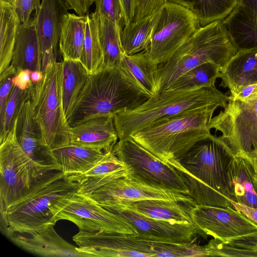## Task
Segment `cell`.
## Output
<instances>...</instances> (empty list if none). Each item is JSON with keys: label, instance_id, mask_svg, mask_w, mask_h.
<instances>
[{"label": "cell", "instance_id": "obj_1", "mask_svg": "<svg viewBox=\"0 0 257 257\" xmlns=\"http://www.w3.org/2000/svg\"><path fill=\"white\" fill-rule=\"evenodd\" d=\"M235 157L219 137L211 135L167 163L180 175L196 205L233 208L228 199L233 200L228 170Z\"/></svg>", "mask_w": 257, "mask_h": 257}, {"label": "cell", "instance_id": "obj_2", "mask_svg": "<svg viewBox=\"0 0 257 257\" xmlns=\"http://www.w3.org/2000/svg\"><path fill=\"white\" fill-rule=\"evenodd\" d=\"M149 98L120 64L100 67L88 74L68 122L72 126L94 117L114 116L138 106Z\"/></svg>", "mask_w": 257, "mask_h": 257}, {"label": "cell", "instance_id": "obj_3", "mask_svg": "<svg viewBox=\"0 0 257 257\" xmlns=\"http://www.w3.org/2000/svg\"><path fill=\"white\" fill-rule=\"evenodd\" d=\"M238 48L222 21L201 27L165 63L158 65L155 94L188 70L205 63L222 71Z\"/></svg>", "mask_w": 257, "mask_h": 257}, {"label": "cell", "instance_id": "obj_4", "mask_svg": "<svg viewBox=\"0 0 257 257\" xmlns=\"http://www.w3.org/2000/svg\"><path fill=\"white\" fill-rule=\"evenodd\" d=\"M229 100L215 87L192 91L164 90L138 106L113 116L119 140L186 111L217 106L224 108Z\"/></svg>", "mask_w": 257, "mask_h": 257}, {"label": "cell", "instance_id": "obj_5", "mask_svg": "<svg viewBox=\"0 0 257 257\" xmlns=\"http://www.w3.org/2000/svg\"><path fill=\"white\" fill-rule=\"evenodd\" d=\"M218 107L213 106L186 111L137 132L127 138L168 164L169 160L185 155L198 142L211 135L209 123Z\"/></svg>", "mask_w": 257, "mask_h": 257}, {"label": "cell", "instance_id": "obj_6", "mask_svg": "<svg viewBox=\"0 0 257 257\" xmlns=\"http://www.w3.org/2000/svg\"><path fill=\"white\" fill-rule=\"evenodd\" d=\"M18 116L9 133L0 142L1 215L65 175L60 171H50L41 167L22 149L16 136Z\"/></svg>", "mask_w": 257, "mask_h": 257}, {"label": "cell", "instance_id": "obj_7", "mask_svg": "<svg viewBox=\"0 0 257 257\" xmlns=\"http://www.w3.org/2000/svg\"><path fill=\"white\" fill-rule=\"evenodd\" d=\"M80 186L73 174L51 181L1 215L2 232L8 237L54 226L65 200L77 193Z\"/></svg>", "mask_w": 257, "mask_h": 257}, {"label": "cell", "instance_id": "obj_8", "mask_svg": "<svg viewBox=\"0 0 257 257\" xmlns=\"http://www.w3.org/2000/svg\"><path fill=\"white\" fill-rule=\"evenodd\" d=\"M61 67V62L51 60L43 72V79L29 87L33 115L50 150L70 144V126L62 104Z\"/></svg>", "mask_w": 257, "mask_h": 257}, {"label": "cell", "instance_id": "obj_9", "mask_svg": "<svg viewBox=\"0 0 257 257\" xmlns=\"http://www.w3.org/2000/svg\"><path fill=\"white\" fill-rule=\"evenodd\" d=\"M208 127L222 133L219 138L235 157L253 166L257 149V97L248 101L229 99Z\"/></svg>", "mask_w": 257, "mask_h": 257}, {"label": "cell", "instance_id": "obj_10", "mask_svg": "<svg viewBox=\"0 0 257 257\" xmlns=\"http://www.w3.org/2000/svg\"><path fill=\"white\" fill-rule=\"evenodd\" d=\"M201 27L196 17L179 4L167 2L159 9L149 44L145 50L158 65L165 63Z\"/></svg>", "mask_w": 257, "mask_h": 257}, {"label": "cell", "instance_id": "obj_11", "mask_svg": "<svg viewBox=\"0 0 257 257\" xmlns=\"http://www.w3.org/2000/svg\"><path fill=\"white\" fill-rule=\"evenodd\" d=\"M102 247L107 256H204V245L173 243L153 239L140 234L107 232Z\"/></svg>", "mask_w": 257, "mask_h": 257}, {"label": "cell", "instance_id": "obj_12", "mask_svg": "<svg viewBox=\"0 0 257 257\" xmlns=\"http://www.w3.org/2000/svg\"><path fill=\"white\" fill-rule=\"evenodd\" d=\"M112 152L131 168L132 174L151 183L189 195L187 186L172 165L164 163L132 139L119 140Z\"/></svg>", "mask_w": 257, "mask_h": 257}, {"label": "cell", "instance_id": "obj_13", "mask_svg": "<svg viewBox=\"0 0 257 257\" xmlns=\"http://www.w3.org/2000/svg\"><path fill=\"white\" fill-rule=\"evenodd\" d=\"M86 197L104 208L147 199L171 200L196 205L189 195L147 182L132 173L104 185Z\"/></svg>", "mask_w": 257, "mask_h": 257}, {"label": "cell", "instance_id": "obj_14", "mask_svg": "<svg viewBox=\"0 0 257 257\" xmlns=\"http://www.w3.org/2000/svg\"><path fill=\"white\" fill-rule=\"evenodd\" d=\"M62 219L73 222L79 230L138 234L135 227L123 217L78 193L65 200L56 215V221Z\"/></svg>", "mask_w": 257, "mask_h": 257}, {"label": "cell", "instance_id": "obj_15", "mask_svg": "<svg viewBox=\"0 0 257 257\" xmlns=\"http://www.w3.org/2000/svg\"><path fill=\"white\" fill-rule=\"evenodd\" d=\"M191 216L198 229L224 243L257 233V224L233 208L195 205Z\"/></svg>", "mask_w": 257, "mask_h": 257}, {"label": "cell", "instance_id": "obj_16", "mask_svg": "<svg viewBox=\"0 0 257 257\" xmlns=\"http://www.w3.org/2000/svg\"><path fill=\"white\" fill-rule=\"evenodd\" d=\"M106 209L119 214L136 228L138 234L153 239L182 243L195 242L199 236L207 235L194 223H179L152 218L127 208L114 205Z\"/></svg>", "mask_w": 257, "mask_h": 257}, {"label": "cell", "instance_id": "obj_17", "mask_svg": "<svg viewBox=\"0 0 257 257\" xmlns=\"http://www.w3.org/2000/svg\"><path fill=\"white\" fill-rule=\"evenodd\" d=\"M69 10L64 0H41L40 9L34 14L42 52L43 72L50 61H58L62 23Z\"/></svg>", "mask_w": 257, "mask_h": 257}, {"label": "cell", "instance_id": "obj_18", "mask_svg": "<svg viewBox=\"0 0 257 257\" xmlns=\"http://www.w3.org/2000/svg\"><path fill=\"white\" fill-rule=\"evenodd\" d=\"M16 136L22 149L37 165L48 171H61L52 157L34 118L30 98L24 104L19 114Z\"/></svg>", "mask_w": 257, "mask_h": 257}, {"label": "cell", "instance_id": "obj_19", "mask_svg": "<svg viewBox=\"0 0 257 257\" xmlns=\"http://www.w3.org/2000/svg\"><path fill=\"white\" fill-rule=\"evenodd\" d=\"M24 233L27 235L15 233L8 237L22 249L42 256L87 257L62 238L53 225Z\"/></svg>", "mask_w": 257, "mask_h": 257}, {"label": "cell", "instance_id": "obj_20", "mask_svg": "<svg viewBox=\"0 0 257 257\" xmlns=\"http://www.w3.org/2000/svg\"><path fill=\"white\" fill-rule=\"evenodd\" d=\"M118 140L112 115L94 117L70 126L71 144L106 153L112 151Z\"/></svg>", "mask_w": 257, "mask_h": 257}, {"label": "cell", "instance_id": "obj_21", "mask_svg": "<svg viewBox=\"0 0 257 257\" xmlns=\"http://www.w3.org/2000/svg\"><path fill=\"white\" fill-rule=\"evenodd\" d=\"M222 22L238 50L257 46V0H237Z\"/></svg>", "mask_w": 257, "mask_h": 257}, {"label": "cell", "instance_id": "obj_22", "mask_svg": "<svg viewBox=\"0 0 257 257\" xmlns=\"http://www.w3.org/2000/svg\"><path fill=\"white\" fill-rule=\"evenodd\" d=\"M219 78L221 79L220 85L229 89L230 97L257 83V46L238 50L220 72Z\"/></svg>", "mask_w": 257, "mask_h": 257}, {"label": "cell", "instance_id": "obj_23", "mask_svg": "<svg viewBox=\"0 0 257 257\" xmlns=\"http://www.w3.org/2000/svg\"><path fill=\"white\" fill-rule=\"evenodd\" d=\"M132 173L131 168L110 151L89 169L73 175L80 183L78 193L87 196L104 185Z\"/></svg>", "mask_w": 257, "mask_h": 257}, {"label": "cell", "instance_id": "obj_24", "mask_svg": "<svg viewBox=\"0 0 257 257\" xmlns=\"http://www.w3.org/2000/svg\"><path fill=\"white\" fill-rule=\"evenodd\" d=\"M11 65L17 73L24 69L42 71V56L35 17L19 28Z\"/></svg>", "mask_w": 257, "mask_h": 257}, {"label": "cell", "instance_id": "obj_25", "mask_svg": "<svg viewBox=\"0 0 257 257\" xmlns=\"http://www.w3.org/2000/svg\"><path fill=\"white\" fill-rule=\"evenodd\" d=\"M119 205L143 215L161 220L179 223H193L191 209L195 205L171 200L147 199L135 202L123 203Z\"/></svg>", "mask_w": 257, "mask_h": 257}, {"label": "cell", "instance_id": "obj_26", "mask_svg": "<svg viewBox=\"0 0 257 257\" xmlns=\"http://www.w3.org/2000/svg\"><path fill=\"white\" fill-rule=\"evenodd\" d=\"M228 176L233 201L257 208V174L252 165L235 157L229 165Z\"/></svg>", "mask_w": 257, "mask_h": 257}, {"label": "cell", "instance_id": "obj_27", "mask_svg": "<svg viewBox=\"0 0 257 257\" xmlns=\"http://www.w3.org/2000/svg\"><path fill=\"white\" fill-rule=\"evenodd\" d=\"M50 154L66 175L81 174L89 169L105 155L99 150L73 144L50 150Z\"/></svg>", "mask_w": 257, "mask_h": 257}, {"label": "cell", "instance_id": "obj_28", "mask_svg": "<svg viewBox=\"0 0 257 257\" xmlns=\"http://www.w3.org/2000/svg\"><path fill=\"white\" fill-rule=\"evenodd\" d=\"M87 14L67 13L62 23L59 42L63 59L80 61L85 35Z\"/></svg>", "mask_w": 257, "mask_h": 257}, {"label": "cell", "instance_id": "obj_29", "mask_svg": "<svg viewBox=\"0 0 257 257\" xmlns=\"http://www.w3.org/2000/svg\"><path fill=\"white\" fill-rule=\"evenodd\" d=\"M61 62L60 83L62 104L64 113L68 121L88 73L79 61L63 59Z\"/></svg>", "mask_w": 257, "mask_h": 257}, {"label": "cell", "instance_id": "obj_30", "mask_svg": "<svg viewBox=\"0 0 257 257\" xmlns=\"http://www.w3.org/2000/svg\"><path fill=\"white\" fill-rule=\"evenodd\" d=\"M0 74L10 65L19 28L21 24L15 6L0 0Z\"/></svg>", "mask_w": 257, "mask_h": 257}, {"label": "cell", "instance_id": "obj_31", "mask_svg": "<svg viewBox=\"0 0 257 257\" xmlns=\"http://www.w3.org/2000/svg\"><path fill=\"white\" fill-rule=\"evenodd\" d=\"M123 70L150 97L155 94L158 65L149 59L145 51L133 54H123L120 62Z\"/></svg>", "mask_w": 257, "mask_h": 257}, {"label": "cell", "instance_id": "obj_32", "mask_svg": "<svg viewBox=\"0 0 257 257\" xmlns=\"http://www.w3.org/2000/svg\"><path fill=\"white\" fill-rule=\"evenodd\" d=\"M159 9L139 21L125 26L120 32V39L124 54L133 55L145 51L148 47Z\"/></svg>", "mask_w": 257, "mask_h": 257}, {"label": "cell", "instance_id": "obj_33", "mask_svg": "<svg viewBox=\"0 0 257 257\" xmlns=\"http://www.w3.org/2000/svg\"><path fill=\"white\" fill-rule=\"evenodd\" d=\"M190 11L197 18L201 27L223 21L232 11L237 0H167Z\"/></svg>", "mask_w": 257, "mask_h": 257}, {"label": "cell", "instance_id": "obj_34", "mask_svg": "<svg viewBox=\"0 0 257 257\" xmlns=\"http://www.w3.org/2000/svg\"><path fill=\"white\" fill-rule=\"evenodd\" d=\"M220 72L215 64H202L181 75L165 90L184 91L213 87Z\"/></svg>", "mask_w": 257, "mask_h": 257}, {"label": "cell", "instance_id": "obj_35", "mask_svg": "<svg viewBox=\"0 0 257 257\" xmlns=\"http://www.w3.org/2000/svg\"><path fill=\"white\" fill-rule=\"evenodd\" d=\"M98 17L99 37L103 54V62L100 67L117 66L120 64L124 54L120 39L121 31L106 17Z\"/></svg>", "mask_w": 257, "mask_h": 257}, {"label": "cell", "instance_id": "obj_36", "mask_svg": "<svg viewBox=\"0 0 257 257\" xmlns=\"http://www.w3.org/2000/svg\"><path fill=\"white\" fill-rule=\"evenodd\" d=\"M99 17L95 13L87 14L85 35L80 62L88 74L102 65L103 54L99 37Z\"/></svg>", "mask_w": 257, "mask_h": 257}, {"label": "cell", "instance_id": "obj_37", "mask_svg": "<svg viewBox=\"0 0 257 257\" xmlns=\"http://www.w3.org/2000/svg\"><path fill=\"white\" fill-rule=\"evenodd\" d=\"M29 87L23 90L14 85L6 105L3 130L0 132L1 142L10 131L25 102L30 98Z\"/></svg>", "mask_w": 257, "mask_h": 257}, {"label": "cell", "instance_id": "obj_38", "mask_svg": "<svg viewBox=\"0 0 257 257\" xmlns=\"http://www.w3.org/2000/svg\"><path fill=\"white\" fill-rule=\"evenodd\" d=\"M94 13L103 16L121 31L124 27V14L120 0H96Z\"/></svg>", "mask_w": 257, "mask_h": 257}, {"label": "cell", "instance_id": "obj_39", "mask_svg": "<svg viewBox=\"0 0 257 257\" xmlns=\"http://www.w3.org/2000/svg\"><path fill=\"white\" fill-rule=\"evenodd\" d=\"M210 256H257V249L230 245L213 238L208 242Z\"/></svg>", "mask_w": 257, "mask_h": 257}, {"label": "cell", "instance_id": "obj_40", "mask_svg": "<svg viewBox=\"0 0 257 257\" xmlns=\"http://www.w3.org/2000/svg\"><path fill=\"white\" fill-rule=\"evenodd\" d=\"M17 73L16 70L10 65L0 74V132L3 128L7 101L14 86L13 79Z\"/></svg>", "mask_w": 257, "mask_h": 257}, {"label": "cell", "instance_id": "obj_41", "mask_svg": "<svg viewBox=\"0 0 257 257\" xmlns=\"http://www.w3.org/2000/svg\"><path fill=\"white\" fill-rule=\"evenodd\" d=\"M41 5V0H17L15 8L21 23H27L32 12H38Z\"/></svg>", "mask_w": 257, "mask_h": 257}, {"label": "cell", "instance_id": "obj_42", "mask_svg": "<svg viewBox=\"0 0 257 257\" xmlns=\"http://www.w3.org/2000/svg\"><path fill=\"white\" fill-rule=\"evenodd\" d=\"M167 0H138L134 21L136 22L158 10Z\"/></svg>", "mask_w": 257, "mask_h": 257}, {"label": "cell", "instance_id": "obj_43", "mask_svg": "<svg viewBox=\"0 0 257 257\" xmlns=\"http://www.w3.org/2000/svg\"><path fill=\"white\" fill-rule=\"evenodd\" d=\"M70 9L73 10L77 15L83 16L88 13L91 5L96 0H64Z\"/></svg>", "mask_w": 257, "mask_h": 257}, {"label": "cell", "instance_id": "obj_44", "mask_svg": "<svg viewBox=\"0 0 257 257\" xmlns=\"http://www.w3.org/2000/svg\"><path fill=\"white\" fill-rule=\"evenodd\" d=\"M124 14V26L134 21L138 0H120Z\"/></svg>", "mask_w": 257, "mask_h": 257}, {"label": "cell", "instance_id": "obj_45", "mask_svg": "<svg viewBox=\"0 0 257 257\" xmlns=\"http://www.w3.org/2000/svg\"><path fill=\"white\" fill-rule=\"evenodd\" d=\"M32 71L29 69H24L19 71L13 79L14 85L21 90L28 89L32 82L31 75Z\"/></svg>", "mask_w": 257, "mask_h": 257}, {"label": "cell", "instance_id": "obj_46", "mask_svg": "<svg viewBox=\"0 0 257 257\" xmlns=\"http://www.w3.org/2000/svg\"><path fill=\"white\" fill-rule=\"evenodd\" d=\"M257 97V83L249 85L243 88L237 94L230 97L231 99H237L243 101H248Z\"/></svg>", "mask_w": 257, "mask_h": 257}, {"label": "cell", "instance_id": "obj_47", "mask_svg": "<svg viewBox=\"0 0 257 257\" xmlns=\"http://www.w3.org/2000/svg\"><path fill=\"white\" fill-rule=\"evenodd\" d=\"M226 243L236 247L257 249V233Z\"/></svg>", "mask_w": 257, "mask_h": 257}, {"label": "cell", "instance_id": "obj_48", "mask_svg": "<svg viewBox=\"0 0 257 257\" xmlns=\"http://www.w3.org/2000/svg\"><path fill=\"white\" fill-rule=\"evenodd\" d=\"M228 200L234 209L241 212L257 224V208L244 205L229 199Z\"/></svg>", "mask_w": 257, "mask_h": 257}, {"label": "cell", "instance_id": "obj_49", "mask_svg": "<svg viewBox=\"0 0 257 257\" xmlns=\"http://www.w3.org/2000/svg\"><path fill=\"white\" fill-rule=\"evenodd\" d=\"M44 77V73L42 71H33L31 75V81L34 83H37L41 81Z\"/></svg>", "mask_w": 257, "mask_h": 257}, {"label": "cell", "instance_id": "obj_50", "mask_svg": "<svg viewBox=\"0 0 257 257\" xmlns=\"http://www.w3.org/2000/svg\"><path fill=\"white\" fill-rule=\"evenodd\" d=\"M252 167L254 169V172L257 174V149L255 153L254 161Z\"/></svg>", "mask_w": 257, "mask_h": 257}, {"label": "cell", "instance_id": "obj_51", "mask_svg": "<svg viewBox=\"0 0 257 257\" xmlns=\"http://www.w3.org/2000/svg\"><path fill=\"white\" fill-rule=\"evenodd\" d=\"M6 1L11 3L12 4H13L15 7L17 0H6Z\"/></svg>", "mask_w": 257, "mask_h": 257}]
</instances>
